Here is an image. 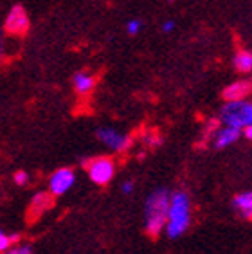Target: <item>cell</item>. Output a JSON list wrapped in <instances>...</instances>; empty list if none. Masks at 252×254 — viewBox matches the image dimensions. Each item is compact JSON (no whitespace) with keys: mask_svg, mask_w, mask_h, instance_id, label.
Here are the masks:
<instances>
[{"mask_svg":"<svg viewBox=\"0 0 252 254\" xmlns=\"http://www.w3.org/2000/svg\"><path fill=\"white\" fill-rule=\"evenodd\" d=\"M177 27V24H175V20H166V22H162V25H160V29H162V33H171V31Z\"/></svg>","mask_w":252,"mask_h":254,"instance_id":"d6986e66","label":"cell"},{"mask_svg":"<svg viewBox=\"0 0 252 254\" xmlns=\"http://www.w3.org/2000/svg\"><path fill=\"white\" fill-rule=\"evenodd\" d=\"M97 139L114 152H126L131 144V139L125 133L117 132L116 128H99L96 132Z\"/></svg>","mask_w":252,"mask_h":254,"instance_id":"8992f818","label":"cell"},{"mask_svg":"<svg viewBox=\"0 0 252 254\" xmlns=\"http://www.w3.org/2000/svg\"><path fill=\"white\" fill-rule=\"evenodd\" d=\"M146 142H148L150 146H157V144H160V139L155 135H146Z\"/></svg>","mask_w":252,"mask_h":254,"instance_id":"ffe728a7","label":"cell"},{"mask_svg":"<svg viewBox=\"0 0 252 254\" xmlns=\"http://www.w3.org/2000/svg\"><path fill=\"white\" fill-rule=\"evenodd\" d=\"M170 193L166 190L155 191L146 202V231L150 236H159L166 227L168 207H170Z\"/></svg>","mask_w":252,"mask_h":254,"instance_id":"6da1fadb","label":"cell"},{"mask_svg":"<svg viewBox=\"0 0 252 254\" xmlns=\"http://www.w3.org/2000/svg\"><path fill=\"white\" fill-rule=\"evenodd\" d=\"M53 204H54L53 193H47V191L36 193V195H34V198L31 200V204H29V209H27V220H29V222L38 220L45 211L53 207Z\"/></svg>","mask_w":252,"mask_h":254,"instance_id":"ba28073f","label":"cell"},{"mask_svg":"<svg viewBox=\"0 0 252 254\" xmlns=\"http://www.w3.org/2000/svg\"><path fill=\"white\" fill-rule=\"evenodd\" d=\"M142 27H144V24H142V20H139V18H131L126 22V33L130 34V36L139 34L142 31Z\"/></svg>","mask_w":252,"mask_h":254,"instance_id":"5bb4252c","label":"cell"},{"mask_svg":"<svg viewBox=\"0 0 252 254\" xmlns=\"http://www.w3.org/2000/svg\"><path fill=\"white\" fill-rule=\"evenodd\" d=\"M15 182L18 186H25L29 182V175L25 171H18V173H15Z\"/></svg>","mask_w":252,"mask_h":254,"instance_id":"e0dca14e","label":"cell"},{"mask_svg":"<svg viewBox=\"0 0 252 254\" xmlns=\"http://www.w3.org/2000/svg\"><path fill=\"white\" fill-rule=\"evenodd\" d=\"M131 191H133V184H131L130 181H126L125 184H123V193H125V195H130Z\"/></svg>","mask_w":252,"mask_h":254,"instance_id":"44dd1931","label":"cell"},{"mask_svg":"<svg viewBox=\"0 0 252 254\" xmlns=\"http://www.w3.org/2000/svg\"><path fill=\"white\" fill-rule=\"evenodd\" d=\"M251 81L249 79H236L231 85L223 88L222 98L223 101H242V99H247L249 94H251Z\"/></svg>","mask_w":252,"mask_h":254,"instance_id":"9c48e42d","label":"cell"},{"mask_svg":"<svg viewBox=\"0 0 252 254\" xmlns=\"http://www.w3.org/2000/svg\"><path fill=\"white\" fill-rule=\"evenodd\" d=\"M4 56H5V33H4V29L0 27V64H2Z\"/></svg>","mask_w":252,"mask_h":254,"instance_id":"ac0fdd59","label":"cell"},{"mask_svg":"<svg viewBox=\"0 0 252 254\" xmlns=\"http://www.w3.org/2000/svg\"><path fill=\"white\" fill-rule=\"evenodd\" d=\"M242 135H245L247 139H251L252 137V127L249 125V127H245V128H242Z\"/></svg>","mask_w":252,"mask_h":254,"instance_id":"7402d4cb","label":"cell"},{"mask_svg":"<svg viewBox=\"0 0 252 254\" xmlns=\"http://www.w3.org/2000/svg\"><path fill=\"white\" fill-rule=\"evenodd\" d=\"M220 121L225 127H234L238 130L249 127L252 123V105L247 99L242 101H225L222 112H220Z\"/></svg>","mask_w":252,"mask_h":254,"instance_id":"3957f363","label":"cell"},{"mask_svg":"<svg viewBox=\"0 0 252 254\" xmlns=\"http://www.w3.org/2000/svg\"><path fill=\"white\" fill-rule=\"evenodd\" d=\"M233 65L240 74H249L252 70V53L247 49H240L234 54Z\"/></svg>","mask_w":252,"mask_h":254,"instance_id":"7c38bea8","label":"cell"},{"mask_svg":"<svg viewBox=\"0 0 252 254\" xmlns=\"http://www.w3.org/2000/svg\"><path fill=\"white\" fill-rule=\"evenodd\" d=\"M16 240H18V236H16V235L9 236V235H5V233H2V231H0V254L4 253V251L9 249L11 244H13V242H16Z\"/></svg>","mask_w":252,"mask_h":254,"instance_id":"9a60e30c","label":"cell"},{"mask_svg":"<svg viewBox=\"0 0 252 254\" xmlns=\"http://www.w3.org/2000/svg\"><path fill=\"white\" fill-rule=\"evenodd\" d=\"M2 254H33V251L29 247H25V245H22V247H13V249L4 251Z\"/></svg>","mask_w":252,"mask_h":254,"instance_id":"2e32d148","label":"cell"},{"mask_svg":"<svg viewBox=\"0 0 252 254\" xmlns=\"http://www.w3.org/2000/svg\"><path fill=\"white\" fill-rule=\"evenodd\" d=\"M233 205L240 211V213H242L243 218H251L252 216V195H251V191H249V193H242V195H238L236 198H234Z\"/></svg>","mask_w":252,"mask_h":254,"instance_id":"4fadbf2b","label":"cell"},{"mask_svg":"<svg viewBox=\"0 0 252 254\" xmlns=\"http://www.w3.org/2000/svg\"><path fill=\"white\" fill-rule=\"evenodd\" d=\"M72 85H74V90L81 96H87L94 90L96 87V78H94V74L87 72V70H79V72L74 74L72 78Z\"/></svg>","mask_w":252,"mask_h":254,"instance_id":"8fae6325","label":"cell"},{"mask_svg":"<svg viewBox=\"0 0 252 254\" xmlns=\"http://www.w3.org/2000/svg\"><path fill=\"white\" fill-rule=\"evenodd\" d=\"M189 225V198L186 193H175L170 198L168 207V220H166V233L170 238H177L188 229Z\"/></svg>","mask_w":252,"mask_h":254,"instance_id":"7a4b0ae2","label":"cell"},{"mask_svg":"<svg viewBox=\"0 0 252 254\" xmlns=\"http://www.w3.org/2000/svg\"><path fill=\"white\" fill-rule=\"evenodd\" d=\"M74 181H76V175H74V171L70 168H62L51 177V181H49V190L51 193L56 196L60 195H65L70 188H72Z\"/></svg>","mask_w":252,"mask_h":254,"instance_id":"52a82bcc","label":"cell"},{"mask_svg":"<svg viewBox=\"0 0 252 254\" xmlns=\"http://www.w3.org/2000/svg\"><path fill=\"white\" fill-rule=\"evenodd\" d=\"M240 137H242V130H238L234 127H223L222 130L214 132V146L218 148V150L227 148L231 144H234Z\"/></svg>","mask_w":252,"mask_h":254,"instance_id":"30bf717a","label":"cell"},{"mask_svg":"<svg viewBox=\"0 0 252 254\" xmlns=\"http://www.w3.org/2000/svg\"><path fill=\"white\" fill-rule=\"evenodd\" d=\"M83 166L87 168L90 181L94 184H99V186L108 184L114 179V173H116V164L108 157H96V159L83 161Z\"/></svg>","mask_w":252,"mask_h":254,"instance_id":"277c9868","label":"cell"},{"mask_svg":"<svg viewBox=\"0 0 252 254\" xmlns=\"http://www.w3.org/2000/svg\"><path fill=\"white\" fill-rule=\"evenodd\" d=\"M29 27H31V22H29L27 11L20 4H16L11 7L7 16H5V22L2 29L5 31V34H11V36H25L27 31H29Z\"/></svg>","mask_w":252,"mask_h":254,"instance_id":"5b68a950","label":"cell"}]
</instances>
